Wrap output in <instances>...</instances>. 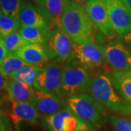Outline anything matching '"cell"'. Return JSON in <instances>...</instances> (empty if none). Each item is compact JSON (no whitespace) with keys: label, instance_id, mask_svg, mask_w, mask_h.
I'll list each match as a JSON object with an SVG mask.
<instances>
[{"label":"cell","instance_id":"1","mask_svg":"<svg viewBox=\"0 0 131 131\" xmlns=\"http://www.w3.org/2000/svg\"><path fill=\"white\" fill-rule=\"evenodd\" d=\"M61 25L63 31L76 44H100V39L106 37L92 22L85 8L71 0L61 16Z\"/></svg>","mask_w":131,"mask_h":131},{"label":"cell","instance_id":"2","mask_svg":"<svg viewBox=\"0 0 131 131\" xmlns=\"http://www.w3.org/2000/svg\"><path fill=\"white\" fill-rule=\"evenodd\" d=\"M88 93L103 106L122 114H131V105L118 92L110 74L100 73L93 76Z\"/></svg>","mask_w":131,"mask_h":131},{"label":"cell","instance_id":"3","mask_svg":"<svg viewBox=\"0 0 131 131\" xmlns=\"http://www.w3.org/2000/svg\"><path fill=\"white\" fill-rule=\"evenodd\" d=\"M66 103L76 116L97 127L106 122V114L103 106L89 93H83L70 96Z\"/></svg>","mask_w":131,"mask_h":131},{"label":"cell","instance_id":"4","mask_svg":"<svg viewBox=\"0 0 131 131\" xmlns=\"http://www.w3.org/2000/svg\"><path fill=\"white\" fill-rule=\"evenodd\" d=\"M89 68L82 65L72 58L63 65L62 90L69 97L83 93H88L92 80Z\"/></svg>","mask_w":131,"mask_h":131},{"label":"cell","instance_id":"5","mask_svg":"<svg viewBox=\"0 0 131 131\" xmlns=\"http://www.w3.org/2000/svg\"><path fill=\"white\" fill-rule=\"evenodd\" d=\"M40 125L47 131H82L98 128L76 116L68 106L52 115L43 117Z\"/></svg>","mask_w":131,"mask_h":131},{"label":"cell","instance_id":"6","mask_svg":"<svg viewBox=\"0 0 131 131\" xmlns=\"http://www.w3.org/2000/svg\"><path fill=\"white\" fill-rule=\"evenodd\" d=\"M42 45L49 60L66 62L73 58L74 42L62 28L49 29Z\"/></svg>","mask_w":131,"mask_h":131},{"label":"cell","instance_id":"7","mask_svg":"<svg viewBox=\"0 0 131 131\" xmlns=\"http://www.w3.org/2000/svg\"><path fill=\"white\" fill-rule=\"evenodd\" d=\"M63 71V66L60 63L46 64L33 86L36 89L61 97L63 94L62 90Z\"/></svg>","mask_w":131,"mask_h":131},{"label":"cell","instance_id":"8","mask_svg":"<svg viewBox=\"0 0 131 131\" xmlns=\"http://www.w3.org/2000/svg\"><path fill=\"white\" fill-rule=\"evenodd\" d=\"M73 58L89 69L102 66L106 61L104 47L97 42H87L81 45L74 43Z\"/></svg>","mask_w":131,"mask_h":131},{"label":"cell","instance_id":"9","mask_svg":"<svg viewBox=\"0 0 131 131\" xmlns=\"http://www.w3.org/2000/svg\"><path fill=\"white\" fill-rule=\"evenodd\" d=\"M113 30L118 37L131 31V9L122 0H105Z\"/></svg>","mask_w":131,"mask_h":131},{"label":"cell","instance_id":"10","mask_svg":"<svg viewBox=\"0 0 131 131\" xmlns=\"http://www.w3.org/2000/svg\"><path fill=\"white\" fill-rule=\"evenodd\" d=\"M107 63L116 71H131V50L120 40L108 42L104 47Z\"/></svg>","mask_w":131,"mask_h":131},{"label":"cell","instance_id":"11","mask_svg":"<svg viewBox=\"0 0 131 131\" xmlns=\"http://www.w3.org/2000/svg\"><path fill=\"white\" fill-rule=\"evenodd\" d=\"M85 10L98 30L107 39H112L115 32L110 22L105 0H90L85 7Z\"/></svg>","mask_w":131,"mask_h":131},{"label":"cell","instance_id":"12","mask_svg":"<svg viewBox=\"0 0 131 131\" xmlns=\"http://www.w3.org/2000/svg\"><path fill=\"white\" fill-rule=\"evenodd\" d=\"M30 103L36 108L39 116L43 117L52 115L67 107V103L61 97L36 88Z\"/></svg>","mask_w":131,"mask_h":131},{"label":"cell","instance_id":"13","mask_svg":"<svg viewBox=\"0 0 131 131\" xmlns=\"http://www.w3.org/2000/svg\"><path fill=\"white\" fill-rule=\"evenodd\" d=\"M21 26H34L50 29L55 28L49 15L41 5L27 3L20 12L18 17Z\"/></svg>","mask_w":131,"mask_h":131},{"label":"cell","instance_id":"14","mask_svg":"<svg viewBox=\"0 0 131 131\" xmlns=\"http://www.w3.org/2000/svg\"><path fill=\"white\" fill-rule=\"evenodd\" d=\"M11 109L9 114L10 120L15 126L21 122L35 124L37 122L39 114L30 102H16L10 101Z\"/></svg>","mask_w":131,"mask_h":131},{"label":"cell","instance_id":"15","mask_svg":"<svg viewBox=\"0 0 131 131\" xmlns=\"http://www.w3.org/2000/svg\"><path fill=\"white\" fill-rule=\"evenodd\" d=\"M15 54L29 66H40L49 61L47 52L40 44H26Z\"/></svg>","mask_w":131,"mask_h":131},{"label":"cell","instance_id":"16","mask_svg":"<svg viewBox=\"0 0 131 131\" xmlns=\"http://www.w3.org/2000/svg\"><path fill=\"white\" fill-rule=\"evenodd\" d=\"M35 88L32 85L12 79L7 88L9 101L16 102H31Z\"/></svg>","mask_w":131,"mask_h":131},{"label":"cell","instance_id":"17","mask_svg":"<svg viewBox=\"0 0 131 131\" xmlns=\"http://www.w3.org/2000/svg\"><path fill=\"white\" fill-rule=\"evenodd\" d=\"M110 77L118 92L131 105V71H114Z\"/></svg>","mask_w":131,"mask_h":131},{"label":"cell","instance_id":"18","mask_svg":"<svg viewBox=\"0 0 131 131\" xmlns=\"http://www.w3.org/2000/svg\"><path fill=\"white\" fill-rule=\"evenodd\" d=\"M70 0H47L42 7L51 19L55 28H61V19L66 7Z\"/></svg>","mask_w":131,"mask_h":131},{"label":"cell","instance_id":"19","mask_svg":"<svg viewBox=\"0 0 131 131\" xmlns=\"http://www.w3.org/2000/svg\"><path fill=\"white\" fill-rule=\"evenodd\" d=\"M28 65L15 53H10L4 61L0 63L1 74L7 77H12L24 67Z\"/></svg>","mask_w":131,"mask_h":131},{"label":"cell","instance_id":"20","mask_svg":"<svg viewBox=\"0 0 131 131\" xmlns=\"http://www.w3.org/2000/svg\"><path fill=\"white\" fill-rule=\"evenodd\" d=\"M48 30L34 26H20L18 31L24 40L28 44L42 45L45 42Z\"/></svg>","mask_w":131,"mask_h":131},{"label":"cell","instance_id":"21","mask_svg":"<svg viewBox=\"0 0 131 131\" xmlns=\"http://www.w3.org/2000/svg\"><path fill=\"white\" fill-rule=\"evenodd\" d=\"M43 69L44 67L42 66H26L15 74L11 78L33 86L38 76L42 73Z\"/></svg>","mask_w":131,"mask_h":131},{"label":"cell","instance_id":"22","mask_svg":"<svg viewBox=\"0 0 131 131\" xmlns=\"http://www.w3.org/2000/svg\"><path fill=\"white\" fill-rule=\"evenodd\" d=\"M21 25L18 18L0 13V37H5L9 34L18 31Z\"/></svg>","mask_w":131,"mask_h":131},{"label":"cell","instance_id":"23","mask_svg":"<svg viewBox=\"0 0 131 131\" xmlns=\"http://www.w3.org/2000/svg\"><path fill=\"white\" fill-rule=\"evenodd\" d=\"M5 47L9 53H16L19 50L26 44H28L24 39L18 31L9 34L5 37H0Z\"/></svg>","mask_w":131,"mask_h":131},{"label":"cell","instance_id":"24","mask_svg":"<svg viewBox=\"0 0 131 131\" xmlns=\"http://www.w3.org/2000/svg\"><path fill=\"white\" fill-rule=\"evenodd\" d=\"M27 3V0H0L1 12L18 18L20 10Z\"/></svg>","mask_w":131,"mask_h":131},{"label":"cell","instance_id":"25","mask_svg":"<svg viewBox=\"0 0 131 131\" xmlns=\"http://www.w3.org/2000/svg\"><path fill=\"white\" fill-rule=\"evenodd\" d=\"M108 120L115 131H131V119L112 114Z\"/></svg>","mask_w":131,"mask_h":131},{"label":"cell","instance_id":"26","mask_svg":"<svg viewBox=\"0 0 131 131\" xmlns=\"http://www.w3.org/2000/svg\"><path fill=\"white\" fill-rule=\"evenodd\" d=\"M12 127L10 126L9 117L1 115V129L0 131H10Z\"/></svg>","mask_w":131,"mask_h":131},{"label":"cell","instance_id":"27","mask_svg":"<svg viewBox=\"0 0 131 131\" xmlns=\"http://www.w3.org/2000/svg\"><path fill=\"white\" fill-rule=\"evenodd\" d=\"M9 52L5 47L3 42L0 40V63H2L5 58L9 55Z\"/></svg>","mask_w":131,"mask_h":131},{"label":"cell","instance_id":"28","mask_svg":"<svg viewBox=\"0 0 131 131\" xmlns=\"http://www.w3.org/2000/svg\"><path fill=\"white\" fill-rule=\"evenodd\" d=\"M119 39H120V41L123 42L125 45H127V47L131 48V31L122 37H119Z\"/></svg>","mask_w":131,"mask_h":131},{"label":"cell","instance_id":"29","mask_svg":"<svg viewBox=\"0 0 131 131\" xmlns=\"http://www.w3.org/2000/svg\"><path fill=\"white\" fill-rule=\"evenodd\" d=\"M7 77H6L3 74H1V90H6L7 88V86L9 84V81H8Z\"/></svg>","mask_w":131,"mask_h":131},{"label":"cell","instance_id":"30","mask_svg":"<svg viewBox=\"0 0 131 131\" xmlns=\"http://www.w3.org/2000/svg\"><path fill=\"white\" fill-rule=\"evenodd\" d=\"M71 1L74 2L75 3H77V4H78L80 6H82V7H83L85 8L86 5H87L88 2H89L90 0H71Z\"/></svg>","mask_w":131,"mask_h":131},{"label":"cell","instance_id":"31","mask_svg":"<svg viewBox=\"0 0 131 131\" xmlns=\"http://www.w3.org/2000/svg\"><path fill=\"white\" fill-rule=\"evenodd\" d=\"M34 2L37 3V5H45V3L47 2V0H34Z\"/></svg>","mask_w":131,"mask_h":131},{"label":"cell","instance_id":"32","mask_svg":"<svg viewBox=\"0 0 131 131\" xmlns=\"http://www.w3.org/2000/svg\"><path fill=\"white\" fill-rule=\"evenodd\" d=\"M122 1L131 9V0H122Z\"/></svg>","mask_w":131,"mask_h":131},{"label":"cell","instance_id":"33","mask_svg":"<svg viewBox=\"0 0 131 131\" xmlns=\"http://www.w3.org/2000/svg\"><path fill=\"white\" fill-rule=\"evenodd\" d=\"M82 131H100V130H98L97 129H88V130H82Z\"/></svg>","mask_w":131,"mask_h":131},{"label":"cell","instance_id":"34","mask_svg":"<svg viewBox=\"0 0 131 131\" xmlns=\"http://www.w3.org/2000/svg\"><path fill=\"white\" fill-rule=\"evenodd\" d=\"M10 131H13V129H11V130H10Z\"/></svg>","mask_w":131,"mask_h":131}]
</instances>
